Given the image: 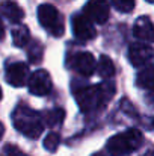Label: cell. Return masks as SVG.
Masks as SVG:
<instances>
[{"label": "cell", "instance_id": "6da1fadb", "mask_svg": "<svg viewBox=\"0 0 154 156\" xmlns=\"http://www.w3.org/2000/svg\"><path fill=\"white\" fill-rule=\"evenodd\" d=\"M113 94H115V85L106 82L98 85L83 87L82 90L74 93L77 105L82 112H95L103 109L112 100Z\"/></svg>", "mask_w": 154, "mask_h": 156}, {"label": "cell", "instance_id": "7a4b0ae2", "mask_svg": "<svg viewBox=\"0 0 154 156\" xmlns=\"http://www.w3.org/2000/svg\"><path fill=\"white\" fill-rule=\"evenodd\" d=\"M12 123L18 132L32 140H36L44 130L43 117H39L32 108L26 105H18L15 108V111L12 112Z\"/></svg>", "mask_w": 154, "mask_h": 156}, {"label": "cell", "instance_id": "3957f363", "mask_svg": "<svg viewBox=\"0 0 154 156\" xmlns=\"http://www.w3.org/2000/svg\"><path fill=\"white\" fill-rule=\"evenodd\" d=\"M142 133L138 129H127L121 133L113 135L107 144L106 150L110 156H127L142 146Z\"/></svg>", "mask_w": 154, "mask_h": 156}, {"label": "cell", "instance_id": "277c9868", "mask_svg": "<svg viewBox=\"0 0 154 156\" xmlns=\"http://www.w3.org/2000/svg\"><path fill=\"white\" fill-rule=\"evenodd\" d=\"M38 20L41 23V26L51 34L53 37H60L65 32V26H63V17L62 14L49 3L39 5L38 8Z\"/></svg>", "mask_w": 154, "mask_h": 156}, {"label": "cell", "instance_id": "5b68a950", "mask_svg": "<svg viewBox=\"0 0 154 156\" xmlns=\"http://www.w3.org/2000/svg\"><path fill=\"white\" fill-rule=\"evenodd\" d=\"M85 15L97 24H104L110 15L109 0H89L85 8Z\"/></svg>", "mask_w": 154, "mask_h": 156}, {"label": "cell", "instance_id": "8992f818", "mask_svg": "<svg viewBox=\"0 0 154 156\" xmlns=\"http://www.w3.org/2000/svg\"><path fill=\"white\" fill-rule=\"evenodd\" d=\"M71 24H73V34H74V37L77 40H80V41H89V40H92L97 35L92 21L85 14L74 15L73 20H71Z\"/></svg>", "mask_w": 154, "mask_h": 156}, {"label": "cell", "instance_id": "52a82bcc", "mask_svg": "<svg viewBox=\"0 0 154 156\" xmlns=\"http://www.w3.org/2000/svg\"><path fill=\"white\" fill-rule=\"evenodd\" d=\"M29 91L33 96L43 97L51 91V77L46 70H36L29 79Z\"/></svg>", "mask_w": 154, "mask_h": 156}, {"label": "cell", "instance_id": "ba28073f", "mask_svg": "<svg viewBox=\"0 0 154 156\" xmlns=\"http://www.w3.org/2000/svg\"><path fill=\"white\" fill-rule=\"evenodd\" d=\"M6 82L12 87H23L26 82L29 83V65L24 62H12L6 67Z\"/></svg>", "mask_w": 154, "mask_h": 156}, {"label": "cell", "instance_id": "9c48e42d", "mask_svg": "<svg viewBox=\"0 0 154 156\" xmlns=\"http://www.w3.org/2000/svg\"><path fill=\"white\" fill-rule=\"evenodd\" d=\"M71 67H73L74 71H77L80 76L89 77V76L94 74V71H95V68H97V62H95V58L89 52H79L73 56Z\"/></svg>", "mask_w": 154, "mask_h": 156}, {"label": "cell", "instance_id": "30bf717a", "mask_svg": "<svg viewBox=\"0 0 154 156\" xmlns=\"http://www.w3.org/2000/svg\"><path fill=\"white\" fill-rule=\"evenodd\" d=\"M153 56V49L145 43H135L128 47V61L133 67H141L148 64Z\"/></svg>", "mask_w": 154, "mask_h": 156}, {"label": "cell", "instance_id": "8fae6325", "mask_svg": "<svg viewBox=\"0 0 154 156\" xmlns=\"http://www.w3.org/2000/svg\"><path fill=\"white\" fill-rule=\"evenodd\" d=\"M133 35L142 43L154 41V26L148 17H139L133 26Z\"/></svg>", "mask_w": 154, "mask_h": 156}, {"label": "cell", "instance_id": "7c38bea8", "mask_svg": "<svg viewBox=\"0 0 154 156\" xmlns=\"http://www.w3.org/2000/svg\"><path fill=\"white\" fill-rule=\"evenodd\" d=\"M2 14L11 23H20L24 17V11L12 0H5L2 3Z\"/></svg>", "mask_w": 154, "mask_h": 156}, {"label": "cell", "instance_id": "4fadbf2b", "mask_svg": "<svg viewBox=\"0 0 154 156\" xmlns=\"http://www.w3.org/2000/svg\"><path fill=\"white\" fill-rule=\"evenodd\" d=\"M136 83L141 88L145 90H153L154 88V64H147L136 77Z\"/></svg>", "mask_w": 154, "mask_h": 156}, {"label": "cell", "instance_id": "5bb4252c", "mask_svg": "<svg viewBox=\"0 0 154 156\" xmlns=\"http://www.w3.org/2000/svg\"><path fill=\"white\" fill-rule=\"evenodd\" d=\"M97 71L103 79H110L115 74V65L109 56H106V55L100 56V59L97 62Z\"/></svg>", "mask_w": 154, "mask_h": 156}, {"label": "cell", "instance_id": "9a60e30c", "mask_svg": "<svg viewBox=\"0 0 154 156\" xmlns=\"http://www.w3.org/2000/svg\"><path fill=\"white\" fill-rule=\"evenodd\" d=\"M12 41L17 47H24L30 41V32L26 26H17L12 29Z\"/></svg>", "mask_w": 154, "mask_h": 156}, {"label": "cell", "instance_id": "2e32d148", "mask_svg": "<svg viewBox=\"0 0 154 156\" xmlns=\"http://www.w3.org/2000/svg\"><path fill=\"white\" fill-rule=\"evenodd\" d=\"M65 118V112L63 109H51V111H47L44 115H43V120H44V124H47L49 127H56L59 126Z\"/></svg>", "mask_w": 154, "mask_h": 156}, {"label": "cell", "instance_id": "e0dca14e", "mask_svg": "<svg viewBox=\"0 0 154 156\" xmlns=\"http://www.w3.org/2000/svg\"><path fill=\"white\" fill-rule=\"evenodd\" d=\"M43 53H44L43 46L39 43H36V41H32L29 49H27V59L30 62H33V64H38L43 59Z\"/></svg>", "mask_w": 154, "mask_h": 156}, {"label": "cell", "instance_id": "ac0fdd59", "mask_svg": "<svg viewBox=\"0 0 154 156\" xmlns=\"http://www.w3.org/2000/svg\"><path fill=\"white\" fill-rule=\"evenodd\" d=\"M59 144H60V135L56 132H51L44 138V147H46V150H49L51 153L56 152Z\"/></svg>", "mask_w": 154, "mask_h": 156}, {"label": "cell", "instance_id": "d6986e66", "mask_svg": "<svg viewBox=\"0 0 154 156\" xmlns=\"http://www.w3.org/2000/svg\"><path fill=\"white\" fill-rule=\"evenodd\" d=\"M135 2L136 0H110L112 6L119 11V12H130L135 8Z\"/></svg>", "mask_w": 154, "mask_h": 156}, {"label": "cell", "instance_id": "ffe728a7", "mask_svg": "<svg viewBox=\"0 0 154 156\" xmlns=\"http://www.w3.org/2000/svg\"><path fill=\"white\" fill-rule=\"evenodd\" d=\"M5 156H27V155L23 153L17 146H6L5 147Z\"/></svg>", "mask_w": 154, "mask_h": 156}, {"label": "cell", "instance_id": "44dd1931", "mask_svg": "<svg viewBox=\"0 0 154 156\" xmlns=\"http://www.w3.org/2000/svg\"><path fill=\"white\" fill-rule=\"evenodd\" d=\"M145 156H154V152H150V153H147Z\"/></svg>", "mask_w": 154, "mask_h": 156}, {"label": "cell", "instance_id": "7402d4cb", "mask_svg": "<svg viewBox=\"0 0 154 156\" xmlns=\"http://www.w3.org/2000/svg\"><path fill=\"white\" fill-rule=\"evenodd\" d=\"M92 156H104V155H103V153H94Z\"/></svg>", "mask_w": 154, "mask_h": 156}, {"label": "cell", "instance_id": "603a6c76", "mask_svg": "<svg viewBox=\"0 0 154 156\" xmlns=\"http://www.w3.org/2000/svg\"><path fill=\"white\" fill-rule=\"evenodd\" d=\"M147 2H148V3H154V0H147Z\"/></svg>", "mask_w": 154, "mask_h": 156}, {"label": "cell", "instance_id": "cb8c5ba5", "mask_svg": "<svg viewBox=\"0 0 154 156\" xmlns=\"http://www.w3.org/2000/svg\"><path fill=\"white\" fill-rule=\"evenodd\" d=\"M153 126H154V120H153Z\"/></svg>", "mask_w": 154, "mask_h": 156}]
</instances>
